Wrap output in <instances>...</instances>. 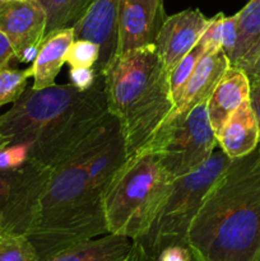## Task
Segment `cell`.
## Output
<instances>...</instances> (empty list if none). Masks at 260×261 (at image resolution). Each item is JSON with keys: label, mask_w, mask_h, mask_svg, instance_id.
<instances>
[{"label": "cell", "mask_w": 260, "mask_h": 261, "mask_svg": "<svg viewBox=\"0 0 260 261\" xmlns=\"http://www.w3.org/2000/svg\"><path fill=\"white\" fill-rule=\"evenodd\" d=\"M134 241L120 234L106 233L79 242L45 261H130Z\"/></svg>", "instance_id": "cell-16"}, {"label": "cell", "mask_w": 260, "mask_h": 261, "mask_svg": "<svg viewBox=\"0 0 260 261\" xmlns=\"http://www.w3.org/2000/svg\"><path fill=\"white\" fill-rule=\"evenodd\" d=\"M13 59H15L14 50L4 33L0 32V70L8 68Z\"/></svg>", "instance_id": "cell-29"}, {"label": "cell", "mask_w": 260, "mask_h": 261, "mask_svg": "<svg viewBox=\"0 0 260 261\" xmlns=\"http://www.w3.org/2000/svg\"><path fill=\"white\" fill-rule=\"evenodd\" d=\"M255 261H260V255H259V256H257V259L255 260Z\"/></svg>", "instance_id": "cell-36"}, {"label": "cell", "mask_w": 260, "mask_h": 261, "mask_svg": "<svg viewBox=\"0 0 260 261\" xmlns=\"http://www.w3.org/2000/svg\"><path fill=\"white\" fill-rule=\"evenodd\" d=\"M250 78L244 69L229 66L206 101L209 122L216 137L228 117L249 99Z\"/></svg>", "instance_id": "cell-14"}, {"label": "cell", "mask_w": 260, "mask_h": 261, "mask_svg": "<svg viewBox=\"0 0 260 261\" xmlns=\"http://www.w3.org/2000/svg\"><path fill=\"white\" fill-rule=\"evenodd\" d=\"M166 17L163 0H120L116 55L153 45Z\"/></svg>", "instance_id": "cell-9"}, {"label": "cell", "mask_w": 260, "mask_h": 261, "mask_svg": "<svg viewBox=\"0 0 260 261\" xmlns=\"http://www.w3.org/2000/svg\"><path fill=\"white\" fill-rule=\"evenodd\" d=\"M195 261H203V260H201V259H199V257L196 256V255H195Z\"/></svg>", "instance_id": "cell-35"}, {"label": "cell", "mask_w": 260, "mask_h": 261, "mask_svg": "<svg viewBox=\"0 0 260 261\" xmlns=\"http://www.w3.org/2000/svg\"><path fill=\"white\" fill-rule=\"evenodd\" d=\"M203 261H255L260 255V148L231 160L205 194L188 234Z\"/></svg>", "instance_id": "cell-3"}, {"label": "cell", "mask_w": 260, "mask_h": 261, "mask_svg": "<svg viewBox=\"0 0 260 261\" xmlns=\"http://www.w3.org/2000/svg\"><path fill=\"white\" fill-rule=\"evenodd\" d=\"M46 12L38 0H0V32L18 61L28 48L40 46L46 32Z\"/></svg>", "instance_id": "cell-10"}, {"label": "cell", "mask_w": 260, "mask_h": 261, "mask_svg": "<svg viewBox=\"0 0 260 261\" xmlns=\"http://www.w3.org/2000/svg\"><path fill=\"white\" fill-rule=\"evenodd\" d=\"M217 145L205 102L183 116H171L144 150L154 152L175 180L203 166L213 155Z\"/></svg>", "instance_id": "cell-7"}, {"label": "cell", "mask_w": 260, "mask_h": 261, "mask_svg": "<svg viewBox=\"0 0 260 261\" xmlns=\"http://www.w3.org/2000/svg\"><path fill=\"white\" fill-rule=\"evenodd\" d=\"M259 148H260V144H259Z\"/></svg>", "instance_id": "cell-37"}, {"label": "cell", "mask_w": 260, "mask_h": 261, "mask_svg": "<svg viewBox=\"0 0 260 261\" xmlns=\"http://www.w3.org/2000/svg\"><path fill=\"white\" fill-rule=\"evenodd\" d=\"M69 78L70 83L79 91H88L98 82L97 79H101L94 68H70Z\"/></svg>", "instance_id": "cell-26"}, {"label": "cell", "mask_w": 260, "mask_h": 261, "mask_svg": "<svg viewBox=\"0 0 260 261\" xmlns=\"http://www.w3.org/2000/svg\"><path fill=\"white\" fill-rule=\"evenodd\" d=\"M239 15V40L233 53L229 56V64L237 66L250 48L260 37V0H250Z\"/></svg>", "instance_id": "cell-18"}, {"label": "cell", "mask_w": 260, "mask_h": 261, "mask_svg": "<svg viewBox=\"0 0 260 261\" xmlns=\"http://www.w3.org/2000/svg\"><path fill=\"white\" fill-rule=\"evenodd\" d=\"M217 142L222 152L231 160L247 155L259 147V125L249 99L228 117Z\"/></svg>", "instance_id": "cell-15"}, {"label": "cell", "mask_w": 260, "mask_h": 261, "mask_svg": "<svg viewBox=\"0 0 260 261\" xmlns=\"http://www.w3.org/2000/svg\"><path fill=\"white\" fill-rule=\"evenodd\" d=\"M229 66L231 64L223 51H206L184 86L171 116H183L198 105L205 103Z\"/></svg>", "instance_id": "cell-13"}, {"label": "cell", "mask_w": 260, "mask_h": 261, "mask_svg": "<svg viewBox=\"0 0 260 261\" xmlns=\"http://www.w3.org/2000/svg\"><path fill=\"white\" fill-rule=\"evenodd\" d=\"M157 261H195V254L189 245H175L163 249Z\"/></svg>", "instance_id": "cell-27"}, {"label": "cell", "mask_w": 260, "mask_h": 261, "mask_svg": "<svg viewBox=\"0 0 260 261\" xmlns=\"http://www.w3.org/2000/svg\"><path fill=\"white\" fill-rule=\"evenodd\" d=\"M205 53L206 47L200 38L198 41V43L168 71V83H170L171 96H172L173 103L175 105L178 101V98H180L181 91H183L184 86L186 84L188 79L190 78L196 64L199 63V60L203 58V55Z\"/></svg>", "instance_id": "cell-20"}, {"label": "cell", "mask_w": 260, "mask_h": 261, "mask_svg": "<svg viewBox=\"0 0 260 261\" xmlns=\"http://www.w3.org/2000/svg\"><path fill=\"white\" fill-rule=\"evenodd\" d=\"M5 232H7V229H5L4 221H3L2 216H0V233H5Z\"/></svg>", "instance_id": "cell-33"}, {"label": "cell", "mask_w": 260, "mask_h": 261, "mask_svg": "<svg viewBox=\"0 0 260 261\" xmlns=\"http://www.w3.org/2000/svg\"><path fill=\"white\" fill-rule=\"evenodd\" d=\"M51 171L32 160L0 170V216L8 233L27 234Z\"/></svg>", "instance_id": "cell-8"}, {"label": "cell", "mask_w": 260, "mask_h": 261, "mask_svg": "<svg viewBox=\"0 0 260 261\" xmlns=\"http://www.w3.org/2000/svg\"><path fill=\"white\" fill-rule=\"evenodd\" d=\"M259 55H260V37H259V40H257L256 42L252 45V47L250 48L249 53L245 55V58L242 59V61L237 66H239V68H242V66L246 65L247 63H250L251 60H254V59L256 58V56H259Z\"/></svg>", "instance_id": "cell-31"}, {"label": "cell", "mask_w": 260, "mask_h": 261, "mask_svg": "<svg viewBox=\"0 0 260 261\" xmlns=\"http://www.w3.org/2000/svg\"><path fill=\"white\" fill-rule=\"evenodd\" d=\"M46 12L45 36L63 28H73L81 20L92 0H38Z\"/></svg>", "instance_id": "cell-19"}, {"label": "cell", "mask_w": 260, "mask_h": 261, "mask_svg": "<svg viewBox=\"0 0 260 261\" xmlns=\"http://www.w3.org/2000/svg\"><path fill=\"white\" fill-rule=\"evenodd\" d=\"M99 59V46L88 40H74L66 53L65 63L70 68H94Z\"/></svg>", "instance_id": "cell-23"}, {"label": "cell", "mask_w": 260, "mask_h": 261, "mask_svg": "<svg viewBox=\"0 0 260 261\" xmlns=\"http://www.w3.org/2000/svg\"><path fill=\"white\" fill-rule=\"evenodd\" d=\"M119 8L120 0H92L87 12L73 27L74 40H88L99 46V59L94 66L99 78L116 55Z\"/></svg>", "instance_id": "cell-12"}, {"label": "cell", "mask_w": 260, "mask_h": 261, "mask_svg": "<svg viewBox=\"0 0 260 261\" xmlns=\"http://www.w3.org/2000/svg\"><path fill=\"white\" fill-rule=\"evenodd\" d=\"M126 160L124 137L112 115L54 168L38 201L27 239L38 260L87 240L109 233L105 219V189Z\"/></svg>", "instance_id": "cell-1"}, {"label": "cell", "mask_w": 260, "mask_h": 261, "mask_svg": "<svg viewBox=\"0 0 260 261\" xmlns=\"http://www.w3.org/2000/svg\"><path fill=\"white\" fill-rule=\"evenodd\" d=\"M101 78L107 110L121 127L126 158L143 152L175 109L168 71L154 45L115 55Z\"/></svg>", "instance_id": "cell-4"}, {"label": "cell", "mask_w": 260, "mask_h": 261, "mask_svg": "<svg viewBox=\"0 0 260 261\" xmlns=\"http://www.w3.org/2000/svg\"><path fill=\"white\" fill-rule=\"evenodd\" d=\"M74 41L73 28H63L46 35L38 54L31 65L33 71V89H41L55 84V79L65 64L66 53Z\"/></svg>", "instance_id": "cell-17"}, {"label": "cell", "mask_w": 260, "mask_h": 261, "mask_svg": "<svg viewBox=\"0 0 260 261\" xmlns=\"http://www.w3.org/2000/svg\"><path fill=\"white\" fill-rule=\"evenodd\" d=\"M250 105L254 111L255 117H256L257 125H259L260 133V78L250 79Z\"/></svg>", "instance_id": "cell-28"}, {"label": "cell", "mask_w": 260, "mask_h": 261, "mask_svg": "<svg viewBox=\"0 0 260 261\" xmlns=\"http://www.w3.org/2000/svg\"><path fill=\"white\" fill-rule=\"evenodd\" d=\"M32 69H10L9 66L0 70V107L14 103L27 89L28 78H32Z\"/></svg>", "instance_id": "cell-21"}, {"label": "cell", "mask_w": 260, "mask_h": 261, "mask_svg": "<svg viewBox=\"0 0 260 261\" xmlns=\"http://www.w3.org/2000/svg\"><path fill=\"white\" fill-rule=\"evenodd\" d=\"M30 161L27 144H9L0 149V170L15 168Z\"/></svg>", "instance_id": "cell-25"}, {"label": "cell", "mask_w": 260, "mask_h": 261, "mask_svg": "<svg viewBox=\"0 0 260 261\" xmlns=\"http://www.w3.org/2000/svg\"><path fill=\"white\" fill-rule=\"evenodd\" d=\"M7 145H9V142H8V139H7V138H4V137H2V135H0V149H2V148H4V147H7Z\"/></svg>", "instance_id": "cell-32"}, {"label": "cell", "mask_w": 260, "mask_h": 261, "mask_svg": "<svg viewBox=\"0 0 260 261\" xmlns=\"http://www.w3.org/2000/svg\"><path fill=\"white\" fill-rule=\"evenodd\" d=\"M237 40H239V15L237 13L228 17L223 14L221 22V46L222 51L228 59L236 47Z\"/></svg>", "instance_id": "cell-24"}, {"label": "cell", "mask_w": 260, "mask_h": 261, "mask_svg": "<svg viewBox=\"0 0 260 261\" xmlns=\"http://www.w3.org/2000/svg\"><path fill=\"white\" fill-rule=\"evenodd\" d=\"M231 162L222 150L193 172L173 180L170 194L147 233L134 241L138 261H157L163 249L189 245L188 234L203 199Z\"/></svg>", "instance_id": "cell-6"}, {"label": "cell", "mask_w": 260, "mask_h": 261, "mask_svg": "<svg viewBox=\"0 0 260 261\" xmlns=\"http://www.w3.org/2000/svg\"><path fill=\"white\" fill-rule=\"evenodd\" d=\"M173 178L152 150L124 161L105 189V219L109 233L133 241L144 236L165 204Z\"/></svg>", "instance_id": "cell-5"}, {"label": "cell", "mask_w": 260, "mask_h": 261, "mask_svg": "<svg viewBox=\"0 0 260 261\" xmlns=\"http://www.w3.org/2000/svg\"><path fill=\"white\" fill-rule=\"evenodd\" d=\"M241 69H244L246 71V74L249 75L250 79L260 78V55L256 56L254 60H251L250 63H247L246 65L242 66Z\"/></svg>", "instance_id": "cell-30"}, {"label": "cell", "mask_w": 260, "mask_h": 261, "mask_svg": "<svg viewBox=\"0 0 260 261\" xmlns=\"http://www.w3.org/2000/svg\"><path fill=\"white\" fill-rule=\"evenodd\" d=\"M211 18L199 9H185L166 17L154 41V47L163 66L170 71L198 43Z\"/></svg>", "instance_id": "cell-11"}, {"label": "cell", "mask_w": 260, "mask_h": 261, "mask_svg": "<svg viewBox=\"0 0 260 261\" xmlns=\"http://www.w3.org/2000/svg\"><path fill=\"white\" fill-rule=\"evenodd\" d=\"M109 114L103 82L88 91L71 83L30 87L0 115V135L9 144H27L30 160L54 170Z\"/></svg>", "instance_id": "cell-2"}, {"label": "cell", "mask_w": 260, "mask_h": 261, "mask_svg": "<svg viewBox=\"0 0 260 261\" xmlns=\"http://www.w3.org/2000/svg\"><path fill=\"white\" fill-rule=\"evenodd\" d=\"M0 261H40L24 234L0 233Z\"/></svg>", "instance_id": "cell-22"}, {"label": "cell", "mask_w": 260, "mask_h": 261, "mask_svg": "<svg viewBox=\"0 0 260 261\" xmlns=\"http://www.w3.org/2000/svg\"><path fill=\"white\" fill-rule=\"evenodd\" d=\"M130 261H138L137 254H135V250H134V252H133V257H132V260H130Z\"/></svg>", "instance_id": "cell-34"}]
</instances>
